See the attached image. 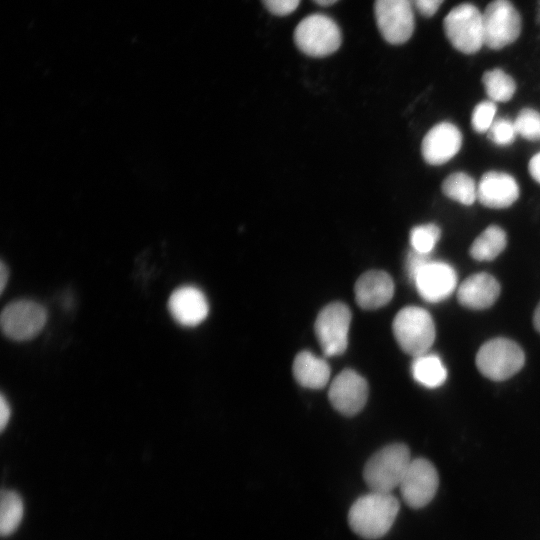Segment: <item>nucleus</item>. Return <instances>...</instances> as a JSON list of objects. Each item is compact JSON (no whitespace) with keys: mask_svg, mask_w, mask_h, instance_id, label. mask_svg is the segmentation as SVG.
Here are the masks:
<instances>
[{"mask_svg":"<svg viewBox=\"0 0 540 540\" xmlns=\"http://www.w3.org/2000/svg\"><path fill=\"white\" fill-rule=\"evenodd\" d=\"M496 106L493 101L479 103L472 112L471 124L478 133L489 131L495 122Z\"/></svg>","mask_w":540,"mask_h":540,"instance_id":"nucleus-27","label":"nucleus"},{"mask_svg":"<svg viewBox=\"0 0 540 540\" xmlns=\"http://www.w3.org/2000/svg\"><path fill=\"white\" fill-rule=\"evenodd\" d=\"M444 31L460 52L472 54L484 45L482 13L472 4L454 7L444 19Z\"/></svg>","mask_w":540,"mask_h":540,"instance_id":"nucleus-6","label":"nucleus"},{"mask_svg":"<svg viewBox=\"0 0 540 540\" xmlns=\"http://www.w3.org/2000/svg\"><path fill=\"white\" fill-rule=\"evenodd\" d=\"M499 294V282L492 275L484 272L469 276L457 289L459 303L474 310L492 306Z\"/></svg>","mask_w":540,"mask_h":540,"instance_id":"nucleus-18","label":"nucleus"},{"mask_svg":"<svg viewBox=\"0 0 540 540\" xmlns=\"http://www.w3.org/2000/svg\"><path fill=\"white\" fill-rule=\"evenodd\" d=\"M412 0H375L374 13L382 37L391 44L406 42L414 31Z\"/></svg>","mask_w":540,"mask_h":540,"instance_id":"nucleus-11","label":"nucleus"},{"mask_svg":"<svg viewBox=\"0 0 540 540\" xmlns=\"http://www.w3.org/2000/svg\"><path fill=\"white\" fill-rule=\"evenodd\" d=\"M411 372L415 381L427 388L440 387L447 379L441 358L429 352L414 357Z\"/></svg>","mask_w":540,"mask_h":540,"instance_id":"nucleus-20","label":"nucleus"},{"mask_svg":"<svg viewBox=\"0 0 540 540\" xmlns=\"http://www.w3.org/2000/svg\"><path fill=\"white\" fill-rule=\"evenodd\" d=\"M296 381L307 388H323L330 378L328 363L309 351L298 353L293 362Z\"/></svg>","mask_w":540,"mask_h":540,"instance_id":"nucleus-19","label":"nucleus"},{"mask_svg":"<svg viewBox=\"0 0 540 540\" xmlns=\"http://www.w3.org/2000/svg\"><path fill=\"white\" fill-rule=\"evenodd\" d=\"M484 44L501 49L514 42L521 31V18L509 0H494L482 13Z\"/></svg>","mask_w":540,"mask_h":540,"instance_id":"nucleus-9","label":"nucleus"},{"mask_svg":"<svg viewBox=\"0 0 540 540\" xmlns=\"http://www.w3.org/2000/svg\"><path fill=\"white\" fill-rule=\"evenodd\" d=\"M411 460L410 450L403 443L381 448L364 465L366 486L371 492L392 493L399 487Z\"/></svg>","mask_w":540,"mask_h":540,"instance_id":"nucleus-2","label":"nucleus"},{"mask_svg":"<svg viewBox=\"0 0 540 540\" xmlns=\"http://www.w3.org/2000/svg\"><path fill=\"white\" fill-rule=\"evenodd\" d=\"M172 317L183 326H196L208 315L209 305L203 292L194 286H182L169 297Z\"/></svg>","mask_w":540,"mask_h":540,"instance_id":"nucleus-15","label":"nucleus"},{"mask_svg":"<svg viewBox=\"0 0 540 540\" xmlns=\"http://www.w3.org/2000/svg\"><path fill=\"white\" fill-rule=\"evenodd\" d=\"M393 334L400 348L414 357L429 352L435 325L428 311L417 306L402 308L393 320Z\"/></svg>","mask_w":540,"mask_h":540,"instance_id":"nucleus-3","label":"nucleus"},{"mask_svg":"<svg viewBox=\"0 0 540 540\" xmlns=\"http://www.w3.org/2000/svg\"><path fill=\"white\" fill-rule=\"evenodd\" d=\"M444 0H412L418 12L426 17L433 16Z\"/></svg>","mask_w":540,"mask_h":540,"instance_id":"nucleus-30","label":"nucleus"},{"mask_svg":"<svg viewBox=\"0 0 540 540\" xmlns=\"http://www.w3.org/2000/svg\"><path fill=\"white\" fill-rule=\"evenodd\" d=\"M262 2L270 13L285 16L298 7L300 0H262Z\"/></svg>","mask_w":540,"mask_h":540,"instance_id":"nucleus-29","label":"nucleus"},{"mask_svg":"<svg viewBox=\"0 0 540 540\" xmlns=\"http://www.w3.org/2000/svg\"><path fill=\"white\" fill-rule=\"evenodd\" d=\"M528 169L532 178L540 183V152L531 158Z\"/></svg>","mask_w":540,"mask_h":540,"instance_id":"nucleus-32","label":"nucleus"},{"mask_svg":"<svg viewBox=\"0 0 540 540\" xmlns=\"http://www.w3.org/2000/svg\"><path fill=\"white\" fill-rule=\"evenodd\" d=\"M47 321V311L40 303L21 299L7 304L1 313V328L10 339L25 341L34 338Z\"/></svg>","mask_w":540,"mask_h":540,"instance_id":"nucleus-7","label":"nucleus"},{"mask_svg":"<svg viewBox=\"0 0 540 540\" xmlns=\"http://www.w3.org/2000/svg\"><path fill=\"white\" fill-rule=\"evenodd\" d=\"M504 230L496 225L487 227L472 243L470 255L478 261L495 259L506 247Z\"/></svg>","mask_w":540,"mask_h":540,"instance_id":"nucleus-21","label":"nucleus"},{"mask_svg":"<svg viewBox=\"0 0 540 540\" xmlns=\"http://www.w3.org/2000/svg\"><path fill=\"white\" fill-rule=\"evenodd\" d=\"M525 354L521 347L507 338H494L484 343L476 354V366L486 378L506 380L524 365Z\"/></svg>","mask_w":540,"mask_h":540,"instance_id":"nucleus-5","label":"nucleus"},{"mask_svg":"<svg viewBox=\"0 0 540 540\" xmlns=\"http://www.w3.org/2000/svg\"><path fill=\"white\" fill-rule=\"evenodd\" d=\"M420 296L431 303L443 301L457 286V274L453 267L442 261L428 260L411 280Z\"/></svg>","mask_w":540,"mask_h":540,"instance_id":"nucleus-12","label":"nucleus"},{"mask_svg":"<svg viewBox=\"0 0 540 540\" xmlns=\"http://www.w3.org/2000/svg\"><path fill=\"white\" fill-rule=\"evenodd\" d=\"M490 138L500 146L511 144L517 134L514 123L508 119H497L489 130Z\"/></svg>","mask_w":540,"mask_h":540,"instance_id":"nucleus-28","label":"nucleus"},{"mask_svg":"<svg viewBox=\"0 0 540 540\" xmlns=\"http://www.w3.org/2000/svg\"><path fill=\"white\" fill-rule=\"evenodd\" d=\"M440 239V229L433 223L414 227L410 232L412 249L420 254L429 255Z\"/></svg>","mask_w":540,"mask_h":540,"instance_id":"nucleus-25","label":"nucleus"},{"mask_svg":"<svg viewBox=\"0 0 540 540\" xmlns=\"http://www.w3.org/2000/svg\"><path fill=\"white\" fill-rule=\"evenodd\" d=\"M400 503L392 493L369 492L357 498L348 511V524L359 537L376 540L392 528Z\"/></svg>","mask_w":540,"mask_h":540,"instance_id":"nucleus-1","label":"nucleus"},{"mask_svg":"<svg viewBox=\"0 0 540 540\" xmlns=\"http://www.w3.org/2000/svg\"><path fill=\"white\" fill-rule=\"evenodd\" d=\"M368 397L366 380L352 369L341 371L329 388V400L340 413L352 416L361 411Z\"/></svg>","mask_w":540,"mask_h":540,"instance_id":"nucleus-13","label":"nucleus"},{"mask_svg":"<svg viewBox=\"0 0 540 540\" xmlns=\"http://www.w3.org/2000/svg\"><path fill=\"white\" fill-rule=\"evenodd\" d=\"M516 132L528 140L540 138V114L531 109L521 110L514 122Z\"/></svg>","mask_w":540,"mask_h":540,"instance_id":"nucleus-26","label":"nucleus"},{"mask_svg":"<svg viewBox=\"0 0 540 540\" xmlns=\"http://www.w3.org/2000/svg\"><path fill=\"white\" fill-rule=\"evenodd\" d=\"M482 81L488 97L493 102L510 100L516 90L513 78L501 69L485 72Z\"/></svg>","mask_w":540,"mask_h":540,"instance_id":"nucleus-24","label":"nucleus"},{"mask_svg":"<svg viewBox=\"0 0 540 540\" xmlns=\"http://www.w3.org/2000/svg\"><path fill=\"white\" fill-rule=\"evenodd\" d=\"M461 145L462 134L458 127L450 122H441L424 136L421 152L427 163L442 165L459 152Z\"/></svg>","mask_w":540,"mask_h":540,"instance_id":"nucleus-14","label":"nucleus"},{"mask_svg":"<svg viewBox=\"0 0 540 540\" xmlns=\"http://www.w3.org/2000/svg\"><path fill=\"white\" fill-rule=\"evenodd\" d=\"M354 290L356 302L360 307L377 309L392 299L394 283L385 271L370 270L358 278Z\"/></svg>","mask_w":540,"mask_h":540,"instance_id":"nucleus-17","label":"nucleus"},{"mask_svg":"<svg viewBox=\"0 0 540 540\" xmlns=\"http://www.w3.org/2000/svg\"><path fill=\"white\" fill-rule=\"evenodd\" d=\"M294 41L304 54L325 57L340 47L342 35L339 26L332 18L316 13L299 22L294 31Z\"/></svg>","mask_w":540,"mask_h":540,"instance_id":"nucleus-4","label":"nucleus"},{"mask_svg":"<svg viewBox=\"0 0 540 540\" xmlns=\"http://www.w3.org/2000/svg\"><path fill=\"white\" fill-rule=\"evenodd\" d=\"M24 513L23 501L15 491H2L0 506V532L9 536L19 526Z\"/></svg>","mask_w":540,"mask_h":540,"instance_id":"nucleus-23","label":"nucleus"},{"mask_svg":"<svg viewBox=\"0 0 540 540\" xmlns=\"http://www.w3.org/2000/svg\"><path fill=\"white\" fill-rule=\"evenodd\" d=\"M10 406L4 395L0 398V428L3 431L10 419Z\"/></svg>","mask_w":540,"mask_h":540,"instance_id":"nucleus-31","label":"nucleus"},{"mask_svg":"<svg viewBox=\"0 0 540 540\" xmlns=\"http://www.w3.org/2000/svg\"><path fill=\"white\" fill-rule=\"evenodd\" d=\"M443 193L463 205H472L477 198V186L472 177L464 172L450 174L442 184Z\"/></svg>","mask_w":540,"mask_h":540,"instance_id":"nucleus-22","label":"nucleus"},{"mask_svg":"<svg viewBox=\"0 0 540 540\" xmlns=\"http://www.w3.org/2000/svg\"><path fill=\"white\" fill-rule=\"evenodd\" d=\"M439 488V474L427 459H412L399 485L404 503L412 509L427 506Z\"/></svg>","mask_w":540,"mask_h":540,"instance_id":"nucleus-10","label":"nucleus"},{"mask_svg":"<svg viewBox=\"0 0 540 540\" xmlns=\"http://www.w3.org/2000/svg\"><path fill=\"white\" fill-rule=\"evenodd\" d=\"M8 278H9V271L6 265L4 264V262H1V265H0V290L1 292L4 291L5 286L8 282Z\"/></svg>","mask_w":540,"mask_h":540,"instance_id":"nucleus-33","label":"nucleus"},{"mask_svg":"<svg viewBox=\"0 0 540 540\" xmlns=\"http://www.w3.org/2000/svg\"><path fill=\"white\" fill-rule=\"evenodd\" d=\"M313 1L320 6H329L337 2L338 0H313Z\"/></svg>","mask_w":540,"mask_h":540,"instance_id":"nucleus-35","label":"nucleus"},{"mask_svg":"<svg viewBox=\"0 0 540 540\" xmlns=\"http://www.w3.org/2000/svg\"><path fill=\"white\" fill-rule=\"evenodd\" d=\"M533 323L536 330L540 333V303L535 309L534 316H533Z\"/></svg>","mask_w":540,"mask_h":540,"instance_id":"nucleus-34","label":"nucleus"},{"mask_svg":"<svg viewBox=\"0 0 540 540\" xmlns=\"http://www.w3.org/2000/svg\"><path fill=\"white\" fill-rule=\"evenodd\" d=\"M350 323L351 312L344 303H330L319 312L315 333L326 356H337L346 350Z\"/></svg>","mask_w":540,"mask_h":540,"instance_id":"nucleus-8","label":"nucleus"},{"mask_svg":"<svg viewBox=\"0 0 540 540\" xmlns=\"http://www.w3.org/2000/svg\"><path fill=\"white\" fill-rule=\"evenodd\" d=\"M519 197V185L508 173H485L478 186L477 198L486 207L502 209L511 206Z\"/></svg>","mask_w":540,"mask_h":540,"instance_id":"nucleus-16","label":"nucleus"}]
</instances>
